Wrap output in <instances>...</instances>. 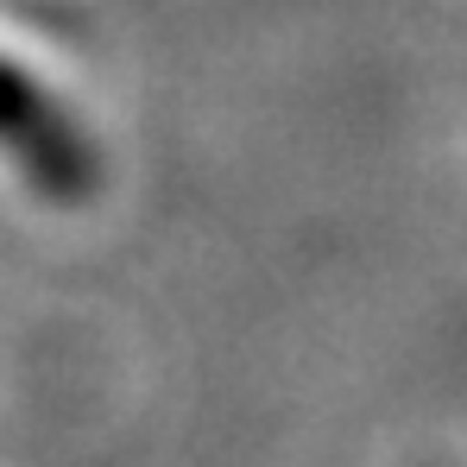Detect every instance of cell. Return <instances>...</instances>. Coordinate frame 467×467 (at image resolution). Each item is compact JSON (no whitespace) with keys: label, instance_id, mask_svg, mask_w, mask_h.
<instances>
[{"label":"cell","instance_id":"cell-1","mask_svg":"<svg viewBox=\"0 0 467 467\" xmlns=\"http://www.w3.org/2000/svg\"><path fill=\"white\" fill-rule=\"evenodd\" d=\"M0 152L19 158L26 177L57 196V202H77L95 190V146L70 127V114L26 77L19 64L0 57Z\"/></svg>","mask_w":467,"mask_h":467}]
</instances>
